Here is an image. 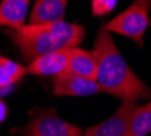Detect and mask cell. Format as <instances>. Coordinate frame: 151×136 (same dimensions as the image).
I'll return each mask as SVG.
<instances>
[{
    "mask_svg": "<svg viewBox=\"0 0 151 136\" xmlns=\"http://www.w3.org/2000/svg\"><path fill=\"white\" fill-rule=\"evenodd\" d=\"M12 133L22 136H81L82 128L65 121L53 108L35 109L30 113L27 124L15 128Z\"/></svg>",
    "mask_w": 151,
    "mask_h": 136,
    "instance_id": "3957f363",
    "label": "cell"
},
{
    "mask_svg": "<svg viewBox=\"0 0 151 136\" xmlns=\"http://www.w3.org/2000/svg\"><path fill=\"white\" fill-rule=\"evenodd\" d=\"M117 0H91V12L94 17H104L114 10Z\"/></svg>",
    "mask_w": 151,
    "mask_h": 136,
    "instance_id": "4fadbf2b",
    "label": "cell"
},
{
    "mask_svg": "<svg viewBox=\"0 0 151 136\" xmlns=\"http://www.w3.org/2000/svg\"><path fill=\"white\" fill-rule=\"evenodd\" d=\"M148 133H151V101L135 108L127 136H147Z\"/></svg>",
    "mask_w": 151,
    "mask_h": 136,
    "instance_id": "8fae6325",
    "label": "cell"
},
{
    "mask_svg": "<svg viewBox=\"0 0 151 136\" xmlns=\"http://www.w3.org/2000/svg\"><path fill=\"white\" fill-rule=\"evenodd\" d=\"M91 52L97 61L95 80L101 91L114 95L121 101L136 102L151 97V89L127 64L110 33L104 26L97 35Z\"/></svg>",
    "mask_w": 151,
    "mask_h": 136,
    "instance_id": "6da1fadb",
    "label": "cell"
},
{
    "mask_svg": "<svg viewBox=\"0 0 151 136\" xmlns=\"http://www.w3.org/2000/svg\"><path fill=\"white\" fill-rule=\"evenodd\" d=\"M68 59H70V49L46 53L30 61L26 67V71L32 75L56 78L67 71Z\"/></svg>",
    "mask_w": 151,
    "mask_h": 136,
    "instance_id": "52a82bcc",
    "label": "cell"
},
{
    "mask_svg": "<svg viewBox=\"0 0 151 136\" xmlns=\"http://www.w3.org/2000/svg\"><path fill=\"white\" fill-rule=\"evenodd\" d=\"M65 72L76 75V76L94 79L97 78V61L93 52L84 50L81 48L70 49V59Z\"/></svg>",
    "mask_w": 151,
    "mask_h": 136,
    "instance_id": "30bf717a",
    "label": "cell"
},
{
    "mask_svg": "<svg viewBox=\"0 0 151 136\" xmlns=\"http://www.w3.org/2000/svg\"><path fill=\"white\" fill-rule=\"evenodd\" d=\"M1 57H3V56H0V60H1Z\"/></svg>",
    "mask_w": 151,
    "mask_h": 136,
    "instance_id": "9a60e30c",
    "label": "cell"
},
{
    "mask_svg": "<svg viewBox=\"0 0 151 136\" xmlns=\"http://www.w3.org/2000/svg\"><path fill=\"white\" fill-rule=\"evenodd\" d=\"M136 108L135 101H121L116 112L105 121L98 122L87 128L83 132L84 136H127L129 127L131 116Z\"/></svg>",
    "mask_w": 151,
    "mask_h": 136,
    "instance_id": "5b68a950",
    "label": "cell"
},
{
    "mask_svg": "<svg viewBox=\"0 0 151 136\" xmlns=\"http://www.w3.org/2000/svg\"><path fill=\"white\" fill-rule=\"evenodd\" d=\"M151 8V0H134L132 4L114 17L104 27L109 33L134 40L139 46L143 45L144 33L148 26V12Z\"/></svg>",
    "mask_w": 151,
    "mask_h": 136,
    "instance_id": "277c9868",
    "label": "cell"
},
{
    "mask_svg": "<svg viewBox=\"0 0 151 136\" xmlns=\"http://www.w3.org/2000/svg\"><path fill=\"white\" fill-rule=\"evenodd\" d=\"M7 35L19 48L29 63L46 53L76 48L84 37V27L61 21L44 24H25L18 30H7Z\"/></svg>",
    "mask_w": 151,
    "mask_h": 136,
    "instance_id": "7a4b0ae2",
    "label": "cell"
},
{
    "mask_svg": "<svg viewBox=\"0 0 151 136\" xmlns=\"http://www.w3.org/2000/svg\"><path fill=\"white\" fill-rule=\"evenodd\" d=\"M68 0H35L30 14V24L55 23L64 21Z\"/></svg>",
    "mask_w": 151,
    "mask_h": 136,
    "instance_id": "ba28073f",
    "label": "cell"
},
{
    "mask_svg": "<svg viewBox=\"0 0 151 136\" xmlns=\"http://www.w3.org/2000/svg\"><path fill=\"white\" fill-rule=\"evenodd\" d=\"M7 105L4 104V101L0 98V124L6 120V117H7Z\"/></svg>",
    "mask_w": 151,
    "mask_h": 136,
    "instance_id": "5bb4252c",
    "label": "cell"
},
{
    "mask_svg": "<svg viewBox=\"0 0 151 136\" xmlns=\"http://www.w3.org/2000/svg\"><path fill=\"white\" fill-rule=\"evenodd\" d=\"M99 84L94 79L64 72L53 78V94L56 97H88L99 93Z\"/></svg>",
    "mask_w": 151,
    "mask_h": 136,
    "instance_id": "8992f818",
    "label": "cell"
},
{
    "mask_svg": "<svg viewBox=\"0 0 151 136\" xmlns=\"http://www.w3.org/2000/svg\"><path fill=\"white\" fill-rule=\"evenodd\" d=\"M30 0H1L0 3V26L18 30L25 26Z\"/></svg>",
    "mask_w": 151,
    "mask_h": 136,
    "instance_id": "9c48e42d",
    "label": "cell"
},
{
    "mask_svg": "<svg viewBox=\"0 0 151 136\" xmlns=\"http://www.w3.org/2000/svg\"><path fill=\"white\" fill-rule=\"evenodd\" d=\"M26 73H27L26 67H23L21 63H17L7 57H1L0 60V89H6L15 84Z\"/></svg>",
    "mask_w": 151,
    "mask_h": 136,
    "instance_id": "7c38bea8",
    "label": "cell"
}]
</instances>
